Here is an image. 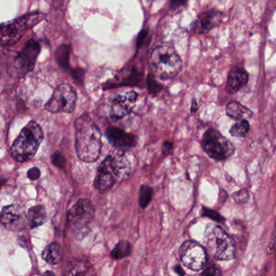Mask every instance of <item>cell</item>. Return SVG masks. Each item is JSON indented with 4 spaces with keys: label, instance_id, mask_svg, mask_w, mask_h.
<instances>
[{
    "label": "cell",
    "instance_id": "obj_1",
    "mask_svg": "<svg viewBox=\"0 0 276 276\" xmlns=\"http://www.w3.org/2000/svg\"><path fill=\"white\" fill-rule=\"evenodd\" d=\"M75 151L79 160L95 162L100 157L102 147L101 133L88 114H83L75 122Z\"/></svg>",
    "mask_w": 276,
    "mask_h": 276
},
{
    "label": "cell",
    "instance_id": "obj_2",
    "mask_svg": "<svg viewBox=\"0 0 276 276\" xmlns=\"http://www.w3.org/2000/svg\"><path fill=\"white\" fill-rule=\"evenodd\" d=\"M130 173L131 163L124 152L119 148L111 151L97 169L95 188L101 192H106L117 182L126 180Z\"/></svg>",
    "mask_w": 276,
    "mask_h": 276
},
{
    "label": "cell",
    "instance_id": "obj_3",
    "mask_svg": "<svg viewBox=\"0 0 276 276\" xmlns=\"http://www.w3.org/2000/svg\"><path fill=\"white\" fill-rule=\"evenodd\" d=\"M41 126L31 121L22 129L17 139L11 147V156L17 162H24L32 159L38 150L43 140Z\"/></svg>",
    "mask_w": 276,
    "mask_h": 276
},
{
    "label": "cell",
    "instance_id": "obj_4",
    "mask_svg": "<svg viewBox=\"0 0 276 276\" xmlns=\"http://www.w3.org/2000/svg\"><path fill=\"white\" fill-rule=\"evenodd\" d=\"M152 71L162 79H172L182 70V60L171 45H161L152 51L150 58Z\"/></svg>",
    "mask_w": 276,
    "mask_h": 276
},
{
    "label": "cell",
    "instance_id": "obj_5",
    "mask_svg": "<svg viewBox=\"0 0 276 276\" xmlns=\"http://www.w3.org/2000/svg\"><path fill=\"white\" fill-rule=\"evenodd\" d=\"M205 245L208 252L219 261H229L235 257V242L220 226L207 230Z\"/></svg>",
    "mask_w": 276,
    "mask_h": 276
},
{
    "label": "cell",
    "instance_id": "obj_6",
    "mask_svg": "<svg viewBox=\"0 0 276 276\" xmlns=\"http://www.w3.org/2000/svg\"><path fill=\"white\" fill-rule=\"evenodd\" d=\"M202 147L211 158L216 161L227 160L235 152L234 144L216 129H208L204 133Z\"/></svg>",
    "mask_w": 276,
    "mask_h": 276
},
{
    "label": "cell",
    "instance_id": "obj_7",
    "mask_svg": "<svg viewBox=\"0 0 276 276\" xmlns=\"http://www.w3.org/2000/svg\"><path fill=\"white\" fill-rule=\"evenodd\" d=\"M45 18V15L43 13H30L15 19L11 24H2L0 36L1 44L2 45L15 44L21 38L26 31L42 21Z\"/></svg>",
    "mask_w": 276,
    "mask_h": 276
},
{
    "label": "cell",
    "instance_id": "obj_8",
    "mask_svg": "<svg viewBox=\"0 0 276 276\" xmlns=\"http://www.w3.org/2000/svg\"><path fill=\"white\" fill-rule=\"evenodd\" d=\"M77 95L75 89L67 84H62L54 89L51 97L45 104V109L47 111L70 114L75 109Z\"/></svg>",
    "mask_w": 276,
    "mask_h": 276
},
{
    "label": "cell",
    "instance_id": "obj_9",
    "mask_svg": "<svg viewBox=\"0 0 276 276\" xmlns=\"http://www.w3.org/2000/svg\"><path fill=\"white\" fill-rule=\"evenodd\" d=\"M95 209L91 201L80 199L67 213V226L71 231L81 233L88 228L94 217Z\"/></svg>",
    "mask_w": 276,
    "mask_h": 276
},
{
    "label": "cell",
    "instance_id": "obj_10",
    "mask_svg": "<svg viewBox=\"0 0 276 276\" xmlns=\"http://www.w3.org/2000/svg\"><path fill=\"white\" fill-rule=\"evenodd\" d=\"M40 50L41 47L38 42L30 39L13 61L9 74L13 76H22L32 71Z\"/></svg>",
    "mask_w": 276,
    "mask_h": 276
},
{
    "label": "cell",
    "instance_id": "obj_11",
    "mask_svg": "<svg viewBox=\"0 0 276 276\" xmlns=\"http://www.w3.org/2000/svg\"><path fill=\"white\" fill-rule=\"evenodd\" d=\"M179 255L183 265L194 272L202 270L208 262V253L205 249L193 241H187L182 245Z\"/></svg>",
    "mask_w": 276,
    "mask_h": 276
},
{
    "label": "cell",
    "instance_id": "obj_12",
    "mask_svg": "<svg viewBox=\"0 0 276 276\" xmlns=\"http://www.w3.org/2000/svg\"><path fill=\"white\" fill-rule=\"evenodd\" d=\"M28 217L24 208L19 205L11 204L2 208L1 212V224L10 231H21L26 227Z\"/></svg>",
    "mask_w": 276,
    "mask_h": 276
},
{
    "label": "cell",
    "instance_id": "obj_13",
    "mask_svg": "<svg viewBox=\"0 0 276 276\" xmlns=\"http://www.w3.org/2000/svg\"><path fill=\"white\" fill-rule=\"evenodd\" d=\"M224 15L216 9L202 13L192 24V30L197 33H206L222 22Z\"/></svg>",
    "mask_w": 276,
    "mask_h": 276
},
{
    "label": "cell",
    "instance_id": "obj_14",
    "mask_svg": "<svg viewBox=\"0 0 276 276\" xmlns=\"http://www.w3.org/2000/svg\"><path fill=\"white\" fill-rule=\"evenodd\" d=\"M138 94L135 91H130L114 99L111 105V115L115 118H122L131 111L136 101Z\"/></svg>",
    "mask_w": 276,
    "mask_h": 276
},
{
    "label": "cell",
    "instance_id": "obj_15",
    "mask_svg": "<svg viewBox=\"0 0 276 276\" xmlns=\"http://www.w3.org/2000/svg\"><path fill=\"white\" fill-rule=\"evenodd\" d=\"M105 136L109 143L117 148H134L137 145V138L135 135L118 127L108 128L105 131Z\"/></svg>",
    "mask_w": 276,
    "mask_h": 276
},
{
    "label": "cell",
    "instance_id": "obj_16",
    "mask_svg": "<svg viewBox=\"0 0 276 276\" xmlns=\"http://www.w3.org/2000/svg\"><path fill=\"white\" fill-rule=\"evenodd\" d=\"M249 75L240 68H234L229 71L225 90L229 94H234L240 91L248 83Z\"/></svg>",
    "mask_w": 276,
    "mask_h": 276
},
{
    "label": "cell",
    "instance_id": "obj_17",
    "mask_svg": "<svg viewBox=\"0 0 276 276\" xmlns=\"http://www.w3.org/2000/svg\"><path fill=\"white\" fill-rule=\"evenodd\" d=\"M226 114L234 120H247L252 117V112L239 102L233 101L226 106Z\"/></svg>",
    "mask_w": 276,
    "mask_h": 276
},
{
    "label": "cell",
    "instance_id": "obj_18",
    "mask_svg": "<svg viewBox=\"0 0 276 276\" xmlns=\"http://www.w3.org/2000/svg\"><path fill=\"white\" fill-rule=\"evenodd\" d=\"M41 256L47 264L51 265L60 264L62 259V247L58 242L50 243L44 249Z\"/></svg>",
    "mask_w": 276,
    "mask_h": 276
},
{
    "label": "cell",
    "instance_id": "obj_19",
    "mask_svg": "<svg viewBox=\"0 0 276 276\" xmlns=\"http://www.w3.org/2000/svg\"><path fill=\"white\" fill-rule=\"evenodd\" d=\"M28 224L31 229L41 226L46 221V212L42 205H36L28 209L27 212Z\"/></svg>",
    "mask_w": 276,
    "mask_h": 276
},
{
    "label": "cell",
    "instance_id": "obj_20",
    "mask_svg": "<svg viewBox=\"0 0 276 276\" xmlns=\"http://www.w3.org/2000/svg\"><path fill=\"white\" fill-rule=\"evenodd\" d=\"M131 246L127 241H120L111 252V257L115 260L124 259L131 255Z\"/></svg>",
    "mask_w": 276,
    "mask_h": 276
},
{
    "label": "cell",
    "instance_id": "obj_21",
    "mask_svg": "<svg viewBox=\"0 0 276 276\" xmlns=\"http://www.w3.org/2000/svg\"><path fill=\"white\" fill-rule=\"evenodd\" d=\"M70 54H71V47L69 45H60L56 50V61L58 62V66L62 69H66L68 67Z\"/></svg>",
    "mask_w": 276,
    "mask_h": 276
},
{
    "label": "cell",
    "instance_id": "obj_22",
    "mask_svg": "<svg viewBox=\"0 0 276 276\" xmlns=\"http://www.w3.org/2000/svg\"><path fill=\"white\" fill-rule=\"evenodd\" d=\"M90 268V265L85 262L70 263L66 268V274L71 275V276H84L88 274Z\"/></svg>",
    "mask_w": 276,
    "mask_h": 276
},
{
    "label": "cell",
    "instance_id": "obj_23",
    "mask_svg": "<svg viewBox=\"0 0 276 276\" xmlns=\"http://www.w3.org/2000/svg\"><path fill=\"white\" fill-rule=\"evenodd\" d=\"M250 130V123L247 120H242L236 122L230 129V134L234 137H245Z\"/></svg>",
    "mask_w": 276,
    "mask_h": 276
},
{
    "label": "cell",
    "instance_id": "obj_24",
    "mask_svg": "<svg viewBox=\"0 0 276 276\" xmlns=\"http://www.w3.org/2000/svg\"><path fill=\"white\" fill-rule=\"evenodd\" d=\"M153 196V191L149 186H141L140 191H139V203L141 208H146L152 200Z\"/></svg>",
    "mask_w": 276,
    "mask_h": 276
},
{
    "label": "cell",
    "instance_id": "obj_25",
    "mask_svg": "<svg viewBox=\"0 0 276 276\" xmlns=\"http://www.w3.org/2000/svg\"><path fill=\"white\" fill-rule=\"evenodd\" d=\"M233 197H234L236 203L243 204H246V202H248L249 199H250V195H249L248 191L241 190L238 192L234 193Z\"/></svg>",
    "mask_w": 276,
    "mask_h": 276
},
{
    "label": "cell",
    "instance_id": "obj_26",
    "mask_svg": "<svg viewBox=\"0 0 276 276\" xmlns=\"http://www.w3.org/2000/svg\"><path fill=\"white\" fill-rule=\"evenodd\" d=\"M51 159L52 164L57 167L62 169L66 165V158L61 152H54V154L52 155Z\"/></svg>",
    "mask_w": 276,
    "mask_h": 276
},
{
    "label": "cell",
    "instance_id": "obj_27",
    "mask_svg": "<svg viewBox=\"0 0 276 276\" xmlns=\"http://www.w3.org/2000/svg\"><path fill=\"white\" fill-rule=\"evenodd\" d=\"M204 216L212 219L213 221H217V222H222L224 221V218L221 216V214H219L218 212H216V211L211 210L208 208H204Z\"/></svg>",
    "mask_w": 276,
    "mask_h": 276
},
{
    "label": "cell",
    "instance_id": "obj_28",
    "mask_svg": "<svg viewBox=\"0 0 276 276\" xmlns=\"http://www.w3.org/2000/svg\"><path fill=\"white\" fill-rule=\"evenodd\" d=\"M203 276H221V272H220L218 268H216V266H209L206 270H204L202 273Z\"/></svg>",
    "mask_w": 276,
    "mask_h": 276
},
{
    "label": "cell",
    "instance_id": "obj_29",
    "mask_svg": "<svg viewBox=\"0 0 276 276\" xmlns=\"http://www.w3.org/2000/svg\"><path fill=\"white\" fill-rule=\"evenodd\" d=\"M40 176H41V171H40L38 168L36 167L32 168L27 173V177H28V179L32 181L37 180L40 178Z\"/></svg>",
    "mask_w": 276,
    "mask_h": 276
},
{
    "label": "cell",
    "instance_id": "obj_30",
    "mask_svg": "<svg viewBox=\"0 0 276 276\" xmlns=\"http://www.w3.org/2000/svg\"><path fill=\"white\" fill-rule=\"evenodd\" d=\"M161 88L160 84H157L152 78L148 77V90L149 92H152L153 94H156V92L161 90Z\"/></svg>",
    "mask_w": 276,
    "mask_h": 276
},
{
    "label": "cell",
    "instance_id": "obj_31",
    "mask_svg": "<svg viewBox=\"0 0 276 276\" xmlns=\"http://www.w3.org/2000/svg\"><path fill=\"white\" fill-rule=\"evenodd\" d=\"M84 71L83 70H80V69H76L73 72L72 75L73 78L79 83V84H83V81H84Z\"/></svg>",
    "mask_w": 276,
    "mask_h": 276
},
{
    "label": "cell",
    "instance_id": "obj_32",
    "mask_svg": "<svg viewBox=\"0 0 276 276\" xmlns=\"http://www.w3.org/2000/svg\"><path fill=\"white\" fill-rule=\"evenodd\" d=\"M173 149H174V146H173V144L170 143V142H165L164 144H163L162 152L163 154L165 155V156L172 154Z\"/></svg>",
    "mask_w": 276,
    "mask_h": 276
},
{
    "label": "cell",
    "instance_id": "obj_33",
    "mask_svg": "<svg viewBox=\"0 0 276 276\" xmlns=\"http://www.w3.org/2000/svg\"><path fill=\"white\" fill-rule=\"evenodd\" d=\"M188 0H172L171 7L173 9H178L184 6Z\"/></svg>",
    "mask_w": 276,
    "mask_h": 276
},
{
    "label": "cell",
    "instance_id": "obj_34",
    "mask_svg": "<svg viewBox=\"0 0 276 276\" xmlns=\"http://www.w3.org/2000/svg\"><path fill=\"white\" fill-rule=\"evenodd\" d=\"M174 271H175L176 273H178L180 276H184L186 274L184 271L182 270V268H181L180 266H176L175 268H174Z\"/></svg>",
    "mask_w": 276,
    "mask_h": 276
},
{
    "label": "cell",
    "instance_id": "obj_35",
    "mask_svg": "<svg viewBox=\"0 0 276 276\" xmlns=\"http://www.w3.org/2000/svg\"><path fill=\"white\" fill-rule=\"evenodd\" d=\"M198 105L195 100H193L192 106H191V111L195 112L197 110Z\"/></svg>",
    "mask_w": 276,
    "mask_h": 276
},
{
    "label": "cell",
    "instance_id": "obj_36",
    "mask_svg": "<svg viewBox=\"0 0 276 276\" xmlns=\"http://www.w3.org/2000/svg\"><path fill=\"white\" fill-rule=\"evenodd\" d=\"M47 275H50V276H54V273L52 272H46L44 273V276H47Z\"/></svg>",
    "mask_w": 276,
    "mask_h": 276
}]
</instances>
